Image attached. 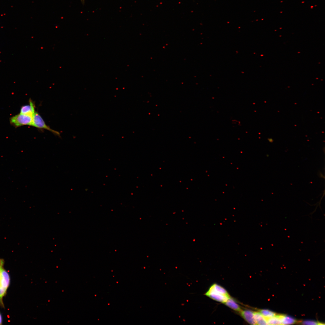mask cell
Here are the masks:
<instances>
[{
	"label": "cell",
	"instance_id": "6da1fadb",
	"mask_svg": "<svg viewBox=\"0 0 325 325\" xmlns=\"http://www.w3.org/2000/svg\"><path fill=\"white\" fill-rule=\"evenodd\" d=\"M10 278L7 271L3 268L0 279V305L4 307L3 299L10 285Z\"/></svg>",
	"mask_w": 325,
	"mask_h": 325
},
{
	"label": "cell",
	"instance_id": "7a4b0ae2",
	"mask_svg": "<svg viewBox=\"0 0 325 325\" xmlns=\"http://www.w3.org/2000/svg\"><path fill=\"white\" fill-rule=\"evenodd\" d=\"M32 116L21 113L12 116L10 119V123L16 127L32 125Z\"/></svg>",
	"mask_w": 325,
	"mask_h": 325
},
{
	"label": "cell",
	"instance_id": "3957f363",
	"mask_svg": "<svg viewBox=\"0 0 325 325\" xmlns=\"http://www.w3.org/2000/svg\"><path fill=\"white\" fill-rule=\"evenodd\" d=\"M37 128L46 129L54 134L60 136L59 132L51 128L47 125L40 115L37 112L32 116V125Z\"/></svg>",
	"mask_w": 325,
	"mask_h": 325
},
{
	"label": "cell",
	"instance_id": "277c9868",
	"mask_svg": "<svg viewBox=\"0 0 325 325\" xmlns=\"http://www.w3.org/2000/svg\"><path fill=\"white\" fill-rule=\"evenodd\" d=\"M205 295L215 300L222 303H225L230 297V296L223 295L216 292L210 287Z\"/></svg>",
	"mask_w": 325,
	"mask_h": 325
},
{
	"label": "cell",
	"instance_id": "5b68a950",
	"mask_svg": "<svg viewBox=\"0 0 325 325\" xmlns=\"http://www.w3.org/2000/svg\"><path fill=\"white\" fill-rule=\"evenodd\" d=\"M29 104L21 107L20 113L33 116L36 112L35 104L30 99L29 100Z\"/></svg>",
	"mask_w": 325,
	"mask_h": 325
},
{
	"label": "cell",
	"instance_id": "8992f818",
	"mask_svg": "<svg viewBox=\"0 0 325 325\" xmlns=\"http://www.w3.org/2000/svg\"><path fill=\"white\" fill-rule=\"evenodd\" d=\"M241 316L249 323L256 324L254 317V312L249 310H245L240 312Z\"/></svg>",
	"mask_w": 325,
	"mask_h": 325
},
{
	"label": "cell",
	"instance_id": "52a82bcc",
	"mask_svg": "<svg viewBox=\"0 0 325 325\" xmlns=\"http://www.w3.org/2000/svg\"><path fill=\"white\" fill-rule=\"evenodd\" d=\"M283 316L284 315H276L272 317L266 319L268 325L281 324Z\"/></svg>",
	"mask_w": 325,
	"mask_h": 325
},
{
	"label": "cell",
	"instance_id": "ba28073f",
	"mask_svg": "<svg viewBox=\"0 0 325 325\" xmlns=\"http://www.w3.org/2000/svg\"><path fill=\"white\" fill-rule=\"evenodd\" d=\"M254 317L256 324L268 325L266 318L260 312H254Z\"/></svg>",
	"mask_w": 325,
	"mask_h": 325
},
{
	"label": "cell",
	"instance_id": "9c48e42d",
	"mask_svg": "<svg viewBox=\"0 0 325 325\" xmlns=\"http://www.w3.org/2000/svg\"><path fill=\"white\" fill-rule=\"evenodd\" d=\"M224 303L227 306L235 311L240 312L242 310L240 306L231 297Z\"/></svg>",
	"mask_w": 325,
	"mask_h": 325
},
{
	"label": "cell",
	"instance_id": "30bf717a",
	"mask_svg": "<svg viewBox=\"0 0 325 325\" xmlns=\"http://www.w3.org/2000/svg\"><path fill=\"white\" fill-rule=\"evenodd\" d=\"M215 292L223 295L230 296L227 291L223 287L216 284H214L210 287Z\"/></svg>",
	"mask_w": 325,
	"mask_h": 325
},
{
	"label": "cell",
	"instance_id": "8fae6325",
	"mask_svg": "<svg viewBox=\"0 0 325 325\" xmlns=\"http://www.w3.org/2000/svg\"><path fill=\"white\" fill-rule=\"evenodd\" d=\"M259 312L266 319L272 317L276 315L275 313L267 309L261 310Z\"/></svg>",
	"mask_w": 325,
	"mask_h": 325
},
{
	"label": "cell",
	"instance_id": "7c38bea8",
	"mask_svg": "<svg viewBox=\"0 0 325 325\" xmlns=\"http://www.w3.org/2000/svg\"><path fill=\"white\" fill-rule=\"evenodd\" d=\"M296 320L294 318L288 316L284 315L281 324H290L294 323Z\"/></svg>",
	"mask_w": 325,
	"mask_h": 325
},
{
	"label": "cell",
	"instance_id": "4fadbf2b",
	"mask_svg": "<svg viewBox=\"0 0 325 325\" xmlns=\"http://www.w3.org/2000/svg\"><path fill=\"white\" fill-rule=\"evenodd\" d=\"M302 323L306 325H317L319 324L317 322L312 320H305L303 321Z\"/></svg>",
	"mask_w": 325,
	"mask_h": 325
},
{
	"label": "cell",
	"instance_id": "5bb4252c",
	"mask_svg": "<svg viewBox=\"0 0 325 325\" xmlns=\"http://www.w3.org/2000/svg\"><path fill=\"white\" fill-rule=\"evenodd\" d=\"M4 260L2 259H0V279L1 277L2 270L4 268Z\"/></svg>",
	"mask_w": 325,
	"mask_h": 325
},
{
	"label": "cell",
	"instance_id": "9a60e30c",
	"mask_svg": "<svg viewBox=\"0 0 325 325\" xmlns=\"http://www.w3.org/2000/svg\"><path fill=\"white\" fill-rule=\"evenodd\" d=\"M2 315L0 313V325H2Z\"/></svg>",
	"mask_w": 325,
	"mask_h": 325
}]
</instances>
